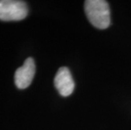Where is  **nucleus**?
<instances>
[{
	"label": "nucleus",
	"mask_w": 131,
	"mask_h": 130,
	"mask_svg": "<svg viewBox=\"0 0 131 130\" xmlns=\"http://www.w3.org/2000/svg\"><path fill=\"white\" fill-rule=\"evenodd\" d=\"M85 12L91 24L99 30H105L111 23L110 9L105 0H86Z\"/></svg>",
	"instance_id": "obj_1"
},
{
	"label": "nucleus",
	"mask_w": 131,
	"mask_h": 130,
	"mask_svg": "<svg viewBox=\"0 0 131 130\" xmlns=\"http://www.w3.org/2000/svg\"><path fill=\"white\" fill-rule=\"evenodd\" d=\"M28 15L26 2L19 0H0V20L18 21Z\"/></svg>",
	"instance_id": "obj_2"
},
{
	"label": "nucleus",
	"mask_w": 131,
	"mask_h": 130,
	"mask_svg": "<svg viewBox=\"0 0 131 130\" xmlns=\"http://www.w3.org/2000/svg\"><path fill=\"white\" fill-rule=\"evenodd\" d=\"M36 73L35 61L32 57H28L23 66L19 68L15 74V83L18 89L24 90L30 86Z\"/></svg>",
	"instance_id": "obj_3"
},
{
	"label": "nucleus",
	"mask_w": 131,
	"mask_h": 130,
	"mask_svg": "<svg viewBox=\"0 0 131 130\" xmlns=\"http://www.w3.org/2000/svg\"><path fill=\"white\" fill-rule=\"evenodd\" d=\"M55 88L63 97L70 96L74 90V81L67 67H61L54 78Z\"/></svg>",
	"instance_id": "obj_4"
}]
</instances>
